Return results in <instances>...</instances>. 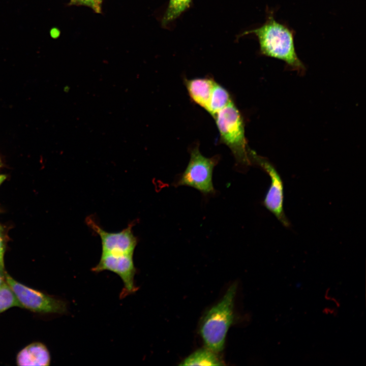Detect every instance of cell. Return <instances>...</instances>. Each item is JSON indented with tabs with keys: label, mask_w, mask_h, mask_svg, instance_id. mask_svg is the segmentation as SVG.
<instances>
[{
	"label": "cell",
	"mask_w": 366,
	"mask_h": 366,
	"mask_svg": "<svg viewBox=\"0 0 366 366\" xmlns=\"http://www.w3.org/2000/svg\"><path fill=\"white\" fill-rule=\"evenodd\" d=\"M103 0H70V4L85 6L92 8L95 12H101Z\"/></svg>",
	"instance_id": "obj_15"
},
{
	"label": "cell",
	"mask_w": 366,
	"mask_h": 366,
	"mask_svg": "<svg viewBox=\"0 0 366 366\" xmlns=\"http://www.w3.org/2000/svg\"><path fill=\"white\" fill-rule=\"evenodd\" d=\"M180 365H222L223 363L216 352L209 349H199L184 359Z\"/></svg>",
	"instance_id": "obj_11"
},
{
	"label": "cell",
	"mask_w": 366,
	"mask_h": 366,
	"mask_svg": "<svg viewBox=\"0 0 366 366\" xmlns=\"http://www.w3.org/2000/svg\"><path fill=\"white\" fill-rule=\"evenodd\" d=\"M186 85L193 102L207 111L215 81L211 78L186 80Z\"/></svg>",
	"instance_id": "obj_10"
},
{
	"label": "cell",
	"mask_w": 366,
	"mask_h": 366,
	"mask_svg": "<svg viewBox=\"0 0 366 366\" xmlns=\"http://www.w3.org/2000/svg\"><path fill=\"white\" fill-rule=\"evenodd\" d=\"M2 161H1V159H0V167L2 166Z\"/></svg>",
	"instance_id": "obj_19"
},
{
	"label": "cell",
	"mask_w": 366,
	"mask_h": 366,
	"mask_svg": "<svg viewBox=\"0 0 366 366\" xmlns=\"http://www.w3.org/2000/svg\"><path fill=\"white\" fill-rule=\"evenodd\" d=\"M249 156L252 162L257 163L269 176L270 185L263 201L264 206L271 212L285 227L290 223L287 219L283 209L284 189L283 183L274 167L264 158L259 156L251 150Z\"/></svg>",
	"instance_id": "obj_6"
},
{
	"label": "cell",
	"mask_w": 366,
	"mask_h": 366,
	"mask_svg": "<svg viewBox=\"0 0 366 366\" xmlns=\"http://www.w3.org/2000/svg\"><path fill=\"white\" fill-rule=\"evenodd\" d=\"M231 101L228 92L215 81L207 111L214 117L218 111Z\"/></svg>",
	"instance_id": "obj_12"
},
{
	"label": "cell",
	"mask_w": 366,
	"mask_h": 366,
	"mask_svg": "<svg viewBox=\"0 0 366 366\" xmlns=\"http://www.w3.org/2000/svg\"><path fill=\"white\" fill-rule=\"evenodd\" d=\"M86 223L99 236L102 254H134L138 243V239L132 231L134 223L130 224L119 232H109L104 230L89 217L86 219Z\"/></svg>",
	"instance_id": "obj_8"
},
{
	"label": "cell",
	"mask_w": 366,
	"mask_h": 366,
	"mask_svg": "<svg viewBox=\"0 0 366 366\" xmlns=\"http://www.w3.org/2000/svg\"><path fill=\"white\" fill-rule=\"evenodd\" d=\"M219 158H206L200 152L198 146L191 150L190 159L184 172L174 183L175 187L186 186L194 188L204 195L215 192L212 181V172Z\"/></svg>",
	"instance_id": "obj_4"
},
{
	"label": "cell",
	"mask_w": 366,
	"mask_h": 366,
	"mask_svg": "<svg viewBox=\"0 0 366 366\" xmlns=\"http://www.w3.org/2000/svg\"><path fill=\"white\" fill-rule=\"evenodd\" d=\"M6 176L4 174H0V185L6 179Z\"/></svg>",
	"instance_id": "obj_18"
},
{
	"label": "cell",
	"mask_w": 366,
	"mask_h": 366,
	"mask_svg": "<svg viewBox=\"0 0 366 366\" xmlns=\"http://www.w3.org/2000/svg\"><path fill=\"white\" fill-rule=\"evenodd\" d=\"M249 34L257 37L261 54L284 62L298 73L302 74L305 72L306 67L295 50L293 29L277 21L273 11H268L266 21L261 26L242 34Z\"/></svg>",
	"instance_id": "obj_1"
},
{
	"label": "cell",
	"mask_w": 366,
	"mask_h": 366,
	"mask_svg": "<svg viewBox=\"0 0 366 366\" xmlns=\"http://www.w3.org/2000/svg\"><path fill=\"white\" fill-rule=\"evenodd\" d=\"M220 135V140L231 150L236 163L247 166L251 164L249 150L245 134L241 115L232 101L214 116Z\"/></svg>",
	"instance_id": "obj_3"
},
{
	"label": "cell",
	"mask_w": 366,
	"mask_h": 366,
	"mask_svg": "<svg viewBox=\"0 0 366 366\" xmlns=\"http://www.w3.org/2000/svg\"><path fill=\"white\" fill-rule=\"evenodd\" d=\"M14 307H20L15 295L6 283L0 288V314Z\"/></svg>",
	"instance_id": "obj_14"
},
{
	"label": "cell",
	"mask_w": 366,
	"mask_h": 366,
	"mask_svg": "<svg viewBox=\"0 0 366 366\" xmlns=\"http://www.w3.org/2000/svg\"><path fill=\"white\" fill-rule=\"evenodd\" d=\"M6 273L5 267L0 266V288L6 283Z\"/></svg>",
	"instance_id": "obj_17"
},
{
	"label": "cell",
	"mask_w": 366,
	"mask_h": 366,
	"mask_svg": "<svg viewBox=\"0 0 366 366\" xmlns=\"http://www.w3.org/2000/svg\"><path fill=\"white\" fill-rule=\"evenodd\" d=\"M193 0H169L162 20L163 26H166L179 17L188 9Z\"/></svg>",
	"instance_id": "obj_13"
},
{
	"label": "cell",
	"mask_w": 366,
	"mask_h": 366,
	"mask_svg": "<svg viewBox=\"0 0 366 366\" xmlns=\"http://www.w3.org/2000/svg\"><path fill=\"white\" fill-rule=\"evenodd\" d=\"M6 282L12 290L20 307L40 314H64L67 306L64 300L27 287L7 273Z\"/></svg>",
	"instance_id": "obj_5"
},
{
	"label": "cell",
	"mask_w": 366,
	"mask_h": 366,
	"mask_svg": "<svg viewBox=\"0 0 366 366\" xmlns=\"http://www.w3.org/2000/svg\"><path fill=\"white\" fill-rule=\"evenodd\" d=\"M5 252V237L3 228L0 225V266L4 267V257Z\"/></svg>",
	"instance_id": "obj_16"
},
{
	"label": "cell",
	"mask_w": 366,
	"mask_h": 366,
	"mask_svg": "<svg viewBox=\"0 0 366 366\" xmlns=\"http://www.w3.org/2000/svg\"><path fill=\"white\" fill-rule=\"evenodd\" d=\"M51 357L50 353L43 344L40 342L32 343L17 354L16 363L18 365H48Z\"/></svg>",
	"instance_id": "obj_9"
},
{
	"label": "cell",
	"mask_w": 366,
	"mask_h": 366,
	"mask_svg": "<svg viewBox=\"0 0 366 366\" xmlns=\"http://www.w3.org/2000/svg\"><path fill=\"white\" fill-rule=\"evenodd\" d=\"M104 270L114 272L121 279L124 289L121 297L131 294L137 290L134 281L136 268L133 255L102 254L99 262L92 268V271L100 272Z\"/></svg>",
	"instance_id": "obj_7"
},
{
	"label": "cell",
	"mask_w": 366,
	"mask_h": 366,
	"mask_svg": "<svg viewBox=\"0 0 366 366\" xmlns=\"http://www.w3.org/2000/svg\"><path fill=\"white\" fill-rule=\"evenodd\" d=\"M236 290L237 285H231L220 301L206 312L200 323V333L206 347L216 353L223 350L233 322Z\"/></svg>",
	"instance_id": "obj_2"
}]
</instances>
